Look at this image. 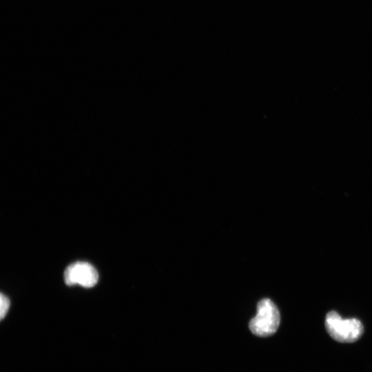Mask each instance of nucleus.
<instances>
[{
	"label": "nucleus",
	"instance_id": "obj_1",
	"mask_svg": "<svg viewBox=\"0 0 372 372\" xmlns=\"http://www.w3.org/2000/svg\"><path fill=\"white\" fill-rule=\"evenodd\" d=\"M325 327L330 336L340 342H355L364 332L360 320L355 318L343 319L334 311L327 314Z\"/></svg>",
	"mask_w": 372,
	"mask_h": 372
},
{
	"label": "nucleus",
	"instance_id": "obj_2",
	"mask_svg": "<svg viewBox=\"0 0 372 372\" xmlns=\"http://www.w3.org/2000/svg\"><path fill=\"white\" fill-rule=\"evenodd\" d=\"M280 320L277 307L270 299L265 298L258 302L256 315L251 319L249 327L256 335L269 336L277 331Z\"/></svg>",
	"mask_w": 372,
	"mask_h": 372
},
{
	"label": "nucleus",
	"instance_id": "obj_3",
	"mask_svg": "<svg viewBox=\"0 0 372 372\" xmlns=\"http://www.w3.org/2000/svg\"><path fill=\"white\" fill-rule=\"evenodd\" d=\"M99 279L96 269L86 262H76L70 265L64 271L66 285H80L84 287L94 286Z\"/></svg>",
	"mask_w": 372,
	"mask_h": 372
},
{
	"label": "nucleus",
	"instance_id": "obj_4",
	"mask_svg": "<svg viewBox=\"0 0 372 372\" xmlns=\"http://www.w3.org/2000/svg\"><path fill=\"white\" fill-rule=\"evenodd\" d=\"M10 305L9 298L0 292V321L6 316Z\"/></svg>",
	"mask_w": 372,
	"mask_h": 372
}]
</instances>
